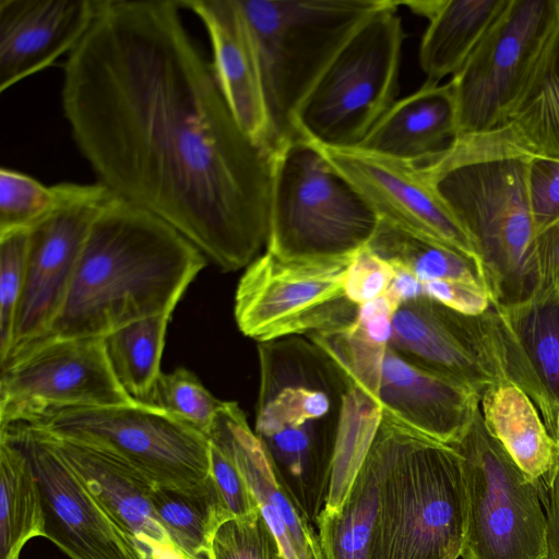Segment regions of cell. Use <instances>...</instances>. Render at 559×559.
<instances>
[{"label": "cell", "instance_id": "1", "mask_svg": "<svg viewBox=\"0 0 559 559\" xmlns=\"http://www.w3.org/2000/svg\"><path fill=\"white\" fill-rule=\"evenodd\" d=\"M179 0H99L63 64L61 106L97 182L222 271L266 245L271 153L234 117Z\"/></svg>", "mask_w": 559, "mask_h": 559}, {"label": "cell", "instance_id": "2", "mask_svg": "<svg viewBox=\"0 0 559 559\" xmlns=\"http://www.w3.org/2000/svg\"><path fill=\"white\" fill-rule=\"evenodd\" d=\"M206 260L170 224L115 194L91 225L58 317L33 345L105 337L132 322L173 313Z\"/></svg>", "mask_w": 559, "mask_h": 559}, {"label": "cell", "instance_id": "3", "mask_svg": "<svg viewBox=\"0 0 559 559\" xmlns=\"http://www.w3.org/2000/svg\"><path fill=\"white\" fill-rule=\"evenodd\" d=\"M533 154L507 123L456 136L443 152L416 164L476 247L491 304L522 301L537 286L527 192Z\"/></svg>", "mask_w": 559, "mask_h": 559}, {"label": "cell", "instance_id": "4", "mask_svg": "<svg viewBox=\"0 0 559 559\" xmlns=\"http://www.w3.org/2000/svg\"><path fill=\"white\" fill-rule=\"evenodd\" d=\"M254 432L288 492L316 524L331 483L347 383L313 342L288 336L259 343Z\"/></svg>", "mask_w": 559, "mask_h": 559}, {"label": "cell", "instance_id": "5", "mask_svg": "<svg viewBox=\"0 0 559 559\" xmlns=\"http://www.w3.org/2000/svg\"><path fill=\"white\" fill-rule=\"evenodd\" d=\"M369 559H459L467 514L462 456L382 411Z\"/></svg>", "mask_w": 559, "mask_h": 559}, {"label": "cell", "instance_id": "6", "mask_svg": "<svg viewBox=\"0 0 559 559\" xmlns=\"http://www.w3.org/2000/svg\"><path fill=\"white\" fill-rule=\"evenodd\" d=\"M266 251L277 259L355 255L373 236L379 217L358 190L302 135L271 153Z\"/></svg>", "mask_w": 559, "mask_h": 559}, {"label": "cell", "instance_id": "7", "mask_svg": "<svg viewBox=\"0 0 559 559\" xmlns=\"http://www.w3.org/2000/svg\"><path fill=\"white\" fill-rule=\"evenodd\" d=\"M257 48L272 152L301 135L296 112L329 63L389 0H239ZM271 152V153H272Z\"/></svg>", "mask_w": 559, "mask_h": 559}, {"label": "cell", "instance_id": "8", "mask_svg": "<svg viewBox=\"0 0 559 559\" xmlns=\"http://www.w3.org/2000/svg\"><path fill=\"white\" fill-rule=\"evenodd\" d=\"M389 0L348 38L300 104L297 131L323 148L358 147L395 103L405 37Z\"/></svg>", "mask_w": 559, "mask_h": 559}, {"label": "cell", "instance_id": "9", "mask_svg": "<svg viewBox=\"0 0 559 559\" xmlns=\"http://www.w3.org/2000/svg\"><path fill=\"white\" fill-rule=\"evenodd\" d=\"M452 447L462 456L467 514L463 559H548V524L535 481L488 432L480 409Z\"/></svg>", "mask_w": 559, "mask_h": 559}, {"label": "cell", "instance_id": "10", "mask_svg": "<svg viewBox=\"0 0 559 559\" xmlns=\"http://www.w3.org/2000/svg\"><path fill=\"white\" fill-rule=\"evenodd\" d=\"M17 423L108 451L155 485L187 488L210 477L209 438L167 413L138 402L51 408Z\"/></svg>", "mask_w": 559, "mask_h": 559}, {"label": "cell", "instance_id": "11", "mask_svg": "<svg viewBox=\"0 0 559 559\" xmlns=\"http://www.w3.org/2000/svg\"><path fill=\"white\" fill-rule=\"evenodd\" d=\"M353 257L318 260L255 258L235 295V319L242 334L270 342L288 336L342 331L357 318L345 276Z\"/></svg>", "mask_w": 559, "mask_h": 559}, {"label": "cell", "instance_id": "12", "mask_svg": "<svg viewBox=\"0 0 559 559\" xmlns=\"http://www.w3.org/2000/svg\"><path fill=\"white\" fill-rule=\"evenodd\" d=\"M558 14L559 0H507L449 81L456 107V136L508 123Z\"/></svg>", "mask_w": 559, "mask_h": 559}, {"label": "cell", "instance_id": "13", "mask_svg": "<svg viewBox=\"0 0 559 559\" xmlns=\"http://www.w3.org/2000/svg\"><path fill=\"white\" fill-rule=\"evenodd\" d=\"M134 402L110 368L103 337L38 343L1 364L0 426L51 408Z\"/></svg>", "mask_w": 559, "mask_h": 559}, {"label": "cell", "instance_id": "14", "mask_svg": "<svg viewBox=\"0 0 559 559\" xmlns=\"http://www.w3.org/2000/svg\"><path fill=\"white\" fill-rule=\"evenodd\" d=\"M114 195L99 182L73 183L63 203L31 229L24 289L3 361L40 340L58 317L91 225Z\"/></svg>", "mask_w": 559, "mask_h": 559}, {"label": "cell", "instance_id": "15", "mask_svg": "<svg viewBox=\"0 0 559 559\" xmlns=\"http://www.w3.org/2000/svg\"><path fill=\"white\" fill-rule=\"evenodd\" d=\"M27 455L45 513V537L70 559H139L126 537L64 459L32 427L0 426Z\"/></svg>", "mask_w": 559, "mask_h": 559}, {"label": "cell", "instance_id": "16", "mask_svg": "<svg viewBox=\"0 0 559 559\" xmlns=\"http://www.w3.org/2000/svg\"><path fill=\"white\" fill-rule=\"evenodd\" d=\"M389 346L411 362L459 381L480 394L507 381L485 313L468 316L421 296L402 304L392 319Z\"/></svg>", "mask_w": 559, "mask_h": 559}, {"label": "cell", "instance_id": "17", "mask_svg": "<svg viewBox=\"0 0 559 559\" xmlns=\"http://www.w3.org/2000/svg\"><path fill=\"white\" fill-rule=\"evenodd\" d=\"M485 318L506 380L528 396L558 443L559 292L535 290L515 304H491Z\"/></svg>", "mask_w": 559, "mask_h": 559}, {"label": "cell", "instance_id": "18", "mask_svg": "<svg viewBox=\"0 0 559 559\" xmlns=\"http://www.w3.org/2000/svg\"><path fill=\"white\" fill-rule=\"evenodd\" d=\"M321 148L380 219L455 248L483 267L473 241L418 165L359 147Z\"/></svg>", "mask_w": 559, "mask_h": 559}, {"label": "cell", "instance_id": "19", "mask_svg": "<svg viewBox=\"0 0 559 559\" xmlns=\"http://www.w3.org/2000/svg\"><path fill=\"white\" fill-rule=\"evenodd\" d=\"M33 429L71 466L139 559H186L160 526L151 500L155 484L141 471L108 451Z\"/></svg>", "mask_w": 559, "mask_h": 559}, {"label": "cell", "instance_id": "20", "mask_svg": "<svg viewBox=\"0 0 559 559\" xmlns=\"http://www.w3.org/2000/svg\"><path fill=\"white\" fill-rule=\"evenodd\" d=\"M202 22L212 67L237 122L258 145L272 152L270 117L253 37L239 0H179Z\"/></svg>", "mask_w": 559, "mask_h": 559}, {"label": "cell", "instance_id": "21", "mask_svg": "<svg viewBox=\"0 0 559 559\" xmlns=\"http://www.w3.org/2000/svg\"><path fill=\"white\" fill-rule=\"evenodd\" d=\"M99 0H0V92L70 53Z\"/></svg>", "mask_w": 559, "mask_h": 559}, {"label": "cell", "instance_id": "22", "mask_svg": "<svg viewBox=\"0 0 559 559\" xmlns=\"http://www.w3.org/2000/svg\"><path fill=\"white\" fill-rule=\"evenodd\" d=\"M207 438L235 460L277 538L283 559H324L318 531L281 481L236 402L223 401Z\"/></svg>", "mask_w": 559, "mask_h": 559}, {"label": "cell", "instance_id": "23", "mask_svg": "<svg viewBox=\"0 0 559 559\" xmlns=\"http://www.w3.org/2000/svg\"><path fill=\"white\" fill-rule=\"evenodd\" d=\"M476 390L385 348L377 392L382 411L445 444L459 442L480 409Z\"/></svg>", "mask_w": 559, "mask_h": 559}, {"label": "cell", "instance_id": "24", "mask_svg": "<svg viewBox=\"0 0 559 559\" xmlns=\"http://www.w3.org/2000/svg\"><path fill=\"white\" fill-rule=\"evenodd\" d=\"M455 138L456 107L450 82H426L395 100L358 147L420 164L443 152Z\"/></svg>", "mask_w": 559, "mask_h": 559}, {"label": "cell", "instance_id": "25", "mask_svg": "<svg viewBox=\"0 0 559 559\" xmlns=\"http://www.w3.org/2000/svg\"><path fill=\"white\" fill-rule=\"evenodd\" d=\"M507 0L403 1L428 19L419 47V64L427 82L439 83L465 63Z\"/></svg>", "mask_w": 559, "mask_h": 559}, {"label": "cell", "instance_id": "26", "mask_svg": "<svg viewBox=\"0 0 559 559\" xmlns=\"http://www.w3.org/2000/svg\"><path fill=\"white\" fill-rule=\"evenodd\" d=\"M480 414L488 432L533 481L546 477L559 461V444L536 407L516 385L503 381L481 394Z\"/></svg>", "mask_w": 559, "mask_h": 559}, {"label": "cell", "instance_id": "27", "mask_svg": "<svg viewBox=\"0 0 559 559\" xmlns=\"http://www.w3.org/2000/svg\"><path fill=\"white\" fill-rule=\"evenodd\" d=\"M151 500L160 526L186 559H212L214 532L231 515L211 474L187 488L154 485Z\"/></svg>", "mask_w": 559, "mask_h": 559}, {"label": "cell", "instance_id": "28", "mask_svg": "<svg viewBox=\"0 0 559 559\" xmlns=\"http://www.w3.org/2000/svg\"><path fill=\"white\" fill-rule=\"evenodd\" d=\"M366 247L393 267L408 270L424 284L432 281L455 282L489 293L484 270L475 259L390 222L379 218Z\"/></svg>", "mask_w": 559, "mask_h": 559}, {"label": "cell", "instance_id": "29", "mask_svg": "<svg viewBox=\"0 0 559 559\" xmlns=\"http://www.w3.org/2000/svg\"><path fill=\"white\" fill-rule=\"evenodd\" d=\"M45 535L43 501L32 464L20 447L0 436V559H20L29 539Z\"/></svg>", "mask_w": 559, "mask_h": 559}, {"label": "cell", "instance_id": "30", "mask_svg": "<svg viewBox=\"0 0 559 559\" xmlns=\"http://www.w3.org/2000/svg\"><path fill=\"white\" fill-rule=\"evenodd\" d=\"M508 123L534 154L559 159V14Z\"/></svg>", "mask_w": 559, "mask_h": 559}, {"label": "cell", "instance_id": "31", "mask_svg": "<svg viewBox=\"0 0 559 559\" xmlns=\"http://www.w3.org/2000/svg\"><path fill=\"white\" fill-rule=\"evenodd\" d=\"M171 313L127 324L105 337L110 368L121 388L135 402L148 404L160 372V358Z\"/></svg>", "mask_w": 559, "mask_h": 559}, {"label": "cell", "instance_id": "32", "mask_svg": "<svg viewBox=\"0 0 559 559\" xmlns=\"http://www.w3.org/2000/svg\"><path fill=\"white\" fill-rule=\"evenodd\" d=\"M381 420L382 407L379 402L358 386H348L342 403L324 511L335 512L342 506Z\"/></svg>", "mask_w": 559, "mask_h": 559}, {"label": "cell", "instance_id": "33", "mask_svg": "<svg viewBox=\"0 0 559 559\" xmlns=\"http://www.w3.org/2000/svg\"><path fill=\"white\" fill-rule=\"evenodd\" d=\"M73 182L45 186L23 173L0 170V234L32 229L68 198Z\"/></svg>", "mask_w": 559, "mask_h": 559}, {"label": "cell", "instance_id": "34", "mask_svg": "<svg viewBox=\"0 0 559 559\" xmlns=\"http://www.w3.org/2000/svg\"><path fill=\"white\" fill-rule=\"evenodd\" d=\"M222 404L192 371L181 367L159 374L147 405L207 437Z\"/></svg>", "mask_w": 559, "mask_h": 559}, {"label": "cell", "instance_id": "35", "mask_svg": "<svg viewBox=\"0 0 559 559\" xmlns=\"http://www.w3.org/2000/svg\"><path fill=\"white\" fill-rule=\"evenodd\" d=\"M31 229L0 234V362L8 356L22 298Z\"/></svg>", "mask_w": 559, "mask_h": 559}, {"label": "cell", "instance_id": "36", "mask_svg": "<svg viewBox=\"0 0 559 559\" xmlns=\"http://www.w3.org/2000/svg\"><path fill=\"white\" fill-rule=\"evenodd\" d=\"M212 559H283L261 510L223 521L212 537Z\"/></svg>", "mask_w": 559, "mask_h": 559}, {"label": "cell", "instance_id": "37", "mask_svg": "<svg viewBox=\"0 0 559 559\" xmlns=\"http://www.w3.org/2000/svg\"><path fill=\"white\" fill-rule=\"evenodd\" d=\"M527 192L536 236L559 217V159L533 154Z\"/></svg>", "mask_w": 559, "mask_h": 559}, {"label": "cell", "instance_id": "38", "mask_svg": "<svg viewBox=\"0 0 559 559\" xmlns=\"http://www.w3.org/2000/svg\"><path fill=\"white\" fill-rule=\"evenodd\" d=\"M210 474L231 516L258 511L259 504L231 455L210 440Z\"/></svg>", "mask_w": 559, "mask_h": 559}, {"label": "cell", "instance_id": "39", "mask_svg": "<svg viewBox=\"0 0 559 559\" xmlns=\"http://www.w3.org/2000/svg\"><path fill=\"white\" fill-rule=\"evenodd\" d=\"M394 273L390 263L364 247L348 265L344 283L345 295L358 306L370 301L386 292Z\"/></svg>", "mask_w": 559, "mask_h": 559}, {"label": "cell", "instance_id": "40", "mask_svg": "<svg viewBox=\"0 0 559 559\" xmlns=\"http://www.w3.org/2000/svg\"><path fill=\"white\" fill-rule=\"evenodd\" d=\"M425 295L441 305L468 316H479L490 308L487 290L465 284L432 281L424 284Z\"/></svg>", "mask_w": 559, "mask_h": 559}, {"label": "cell", "instance_id": "41", "mask_svg": "<svg viewBox=\"0 0 559 559\" xmlns=\"http://www.w3.org/2000/svg\"><path fill=\"white\" fill-rule=\"evenodd\" d=\"M397 307L383 294L358 306L354 329L370 342L388 346L392 336V319Z\"/></svg>", "mask_w": 559, "mask_h": 559}, {"label": "cell", "instance_id": "42", "mask_svg": "<svg viewBox=\"0 0 559 559\" xmlns=\"http://www.w3.org/2000/svg\"><path fill=\"white\" fill-rule=\"evenodd\" d=\"M536 255L537 286L535 290L559 292V217L536 236Z\"/></svg>", "mask_w": 559, "mask_h": 559}, {"label": "cell", "instance_id": "43", "mask_svg": "<svg viewBox=\"0 0 559 559\" xmlns=\"http://www.w3.org/2000/svg\"><path fill=\"white\" fill-rule=\"evenodd\" d=\"M536 484L547 516L548 559H559V461L552 471Z\"/></svg>", "mask_w": 559, "mask_h": 559}, {"label": "cell", "instance_id": "44", "mask_svg": "<svg viewBox=\"0 0 559 559\" xmlns=\"http://www.w3.org/2000/svg\"><path fill=\"white\" fill-rule=\"evenodd\" d=\"M394 277L384 293L399 308L402 304L425 295L424 283L412 272L403 267H394Z\"/></svg>", "mask_w": 559, "mask_h": 559}, {"label": "cell", "instance_id": "45", "mask_svg": "<svg viewBox=\"0 0 559 559\" xmlns=\"http://www.w3.org/2000/svg\"><path fill=\"white\" fill-rule=\"evenodd\" d=\"M558 444H559V441H558Z\"/></svg>", "mask_w": 559, "mask_h": 559}]
</instances>
